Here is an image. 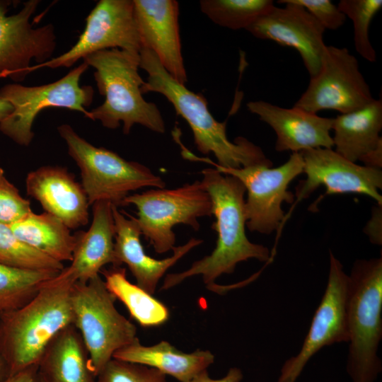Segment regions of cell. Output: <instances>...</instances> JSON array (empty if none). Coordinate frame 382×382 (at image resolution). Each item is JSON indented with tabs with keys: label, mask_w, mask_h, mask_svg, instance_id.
<instances>
[{
	"label": "cell",
	"mask_w": 382,
	"mask_h": 382,
	"mask_svg": "<svg viewBox=\"0 0 382 382\" xmlns=\"http://www.w3.org/2000/svg\"><path fill=\"white\" fill-rule=\"evenodd\" d=\"M300 153L306 178L296 188L295 204L323 185L326 195L357 193L382 204V196L378 192L382 189L381 169L357 164L332 149H311Z\"/></svg>",
	"instance_id": "obj_15"
},
{
	"label": "cell",
	"mask_w": 382,
	"mask_h": 382,
	"mask_svg": "<svg viewBox=\"0 0 382 382\" xmlns=\"http://www.w3.org/2000/svg\"><path fill=\"white\" fill-rule=\"evenodd\" d=\"M107 289L127 308L130 316L142 327L158 326L169 318L168 308L145 290L131 283L126 270L112 266L102 270Z\"/></svg>",
	"instance_id": "obj_26"
},
{
	"label": "cell",
	"mask_w": 382,
	"mask_h": 382,
	"mask_svg": "<svg viewBox=\"0 0 382 382\" xmlns=\"http://www.w3.org/2000/svg\"><path fill=\"white\" fill-rule=\"evenodd\" d=\"M308 11L325 28L337 30L347 17L330 0H291Z\"/></svg>",
	"instance_id": "obj_33"
},
{
	"label": "cell",
	"mask_w": 382,
	"mask_h": 382,
	"mask_svg": "<svg viewBox=\"0 0 382 382\" xmlns=\"http://www.w3.org/2000/svg\"><path fill=\"white\" fill-rule=\"evenodd\" d=\"M246 107L274 131L277 151L294 153L333 147L330 134L332 117H321L294 106L282 108L262 100L250 101Z\"/></svg>",
	"instance_id": "obj_18"
},
{
	"label": "cell",
	"mask_w": 382,
	"mask_h": 382,
	"mask_svg": "<svg viewBox=\"0 0 382 382\" xmlns=\"http://www.w3.org/2000/svg\"><path fill=\"white\" fill-rule=\"evenodd\" d=\"M337 7L353 23L354 44L357 53L369 62H376V52L369 33L372 19L382 7V1L341 0Z\"/></svg>",
	"instance_id": "obj_30"
},
{
	"label": "cell",
	"mask_w": 382,
	"mask_h": 382,
	"mask_svg": "<svg viewBox=\"0 0 382 382\" xmlns=\"http://www.w3.org/2000/svg\"><path fill=\"white\" fill-rule=\"evenodd\" d=\"M374 99L359 64L347 47L325 45L318 72L294 107L318 113L332 110L340 114L359 110Z\"/></svg>",
	"instance_id": "obj_11"
},
{
	"label": "cell",
	"mask_w": 382,
	"mask_h": 382,
	"mask_svg": "<svg viewBox=\"0 0 382 382\" xmlns=\"http://www.w3.org/2000/svg\"><path fill=\"white\" fill-rule=\"evenodd\" d=\"M96 382H167L166 375L139 364L112 359L96 376Z\"/></svg>",
	"instance_id": "obj_31"
},
{
	"label": "cell",
	"mask_w": 382,
	"mask_h": 382,
	"mask_svg": "<svg viewBox=\"0 0 382 382\" xmlns=\"http://www.w3.org/2000/svg\"><path fill=\"white\" fill-rule=\"evenodd\" d=\"M15 2L0 0V78L18 83L30 74L33 60L40 64L52 58L57 42L52 23L34 28L30 22L40 1H25L17 13L7 15Z\"/></svg>",
	"instance_id": "obj_12"
},
{
	"label": "cell",
	"mask_w": 382,
	"mask_h": 382,
	"mask_svg": "<svg viewBox=\"0 0 382 382\" xmlns=\"http://www.w3.org/2000/svg\"><path fill=\"white\" fill-rule=\"evenodd\" d=\"M31 211L30 201L21 196L0 168V224L10 225Z\"/></svg>",
	"instance_id": "obj_32"
},
{
	"label": "cell",
	"mask_w": 382,
	"mask_h": 382,
	"mask_svg": "<svg viewBox=\"0 0 382 382\" xmlns=\"http://www.w3.org/2000/svg\"><path fill=\"white\" fill-rule=\"evenodd\" d=\"M8 226L17 238L34 249L62 263L71 261L76 234L72 235L57 216L31 211Z\"/></svg>",
	"instance_id": "obj_25"
},
{
	"label": "cell",
	"mask_w": 382,
	"mask_h": 382,
	"mask_svg": "<svg viewBox=\"0 0 382 382\" xmlns=\"http://www.w3.org/2000/svg\"><path fill=\"white\" fill-rule=\"evenodd\" d=\"M348 281L342 263L330 251L328 282L323 297L299 353L284 362L277 382H296L308 361L322 348L348 342Z\"/></svg>",
	"instance_id": "obj_14"
},
{
	"label": "cell",
	"mask_w": 382,
	"mask_h": 382,
	"mask_svg": "<svg viewBox=\"0 0 382 382\" xmlns=\"http://www.w3.org/2000/svg\"><path fill=\"white\" fill-rule=\"evenodd\" d=\"M25 187L27 195L45 212L61 219L70 229L88 223L91 205L86 194L66 168L44 166L32 170L26 176Z\"/></svg>",
	"instance_id": "obj_19"
},
{
	"label": "cell",
	"mask_w": 382,
	"mask_h": 382,
	"mask_svg": "<svg viewBox=\"0 0 382 382\" xmlns=\"http://www.w3.org/2000/svg\"><path fill=\"white\" fill-rule=\"evenodd\" d=\"M115 221L114 253L115 266L125 264L137 281V285L153 295L157 284L166 272L190 250L203 241L190 239L185 244L175 247L170 257L157 260L149 256L141 245V231L136 218L122 214L112 206Z\"/></svg>",
	"instance_id": "obj_20"
},
{
	"label": "cell",
	"mask_w": 382,
	"mask_h": 382,
	"mask_svg": "<svg viewBox=\"0 0 382 382\" xmlns=\"http://www.w3.org/2000/svg\"><path fill=\"white\" fill-rule=\"evenodd\" d=\"M38 371L47 382H96L87 349L74 325L50 342L39 361Z\"/></svg>",
	"instance_id": "obj_24"
},
{
	"label": "cell",
	"mask_w": 382,
	"mask_h": 382,
	"mask_svg": "<svg viewBox=\"0 0 382 382\" xmlns=\"http://www.w3.org/2000/svg\"><path fill=\"white\" fill-rule=\"evenodd\" d=\"M115 300L99 274L73 286L74 325L84 342L96 377L117 351L139 339L136 326L117 310Z\"/></svg>",
	"instance_id": "obj_7"
},
{
	"label": "cell",
	"mask_w": 382,
	"mask_h": 382,
	"mask_svg": "<svg viewBox=\"0 0 382 382\" xmlns=\"http://www.w3.org/2000/svg\"><path fill=\"white\" fill-rule=\"evenodd\" d=\"M39 382H47L46 381H45L42 377H40V376L39 375Z\"/></svg>",
	"instance_id": "obj_40"
},
{
	"label": "cell",
	"mask_w": 382,
	"mask_h": 382,
	"mask_svg": "<svg viewBox=\"0 0 382 382\" xmlns=\"http://www.w3.org/2000/svg\"><path fill=\"white\" fill-rule=\"evenodd\" d=\"M361 161L364 166L380 168L382 167V144H379L375 149L364 156Z\"/></svg>",
	"instance_id": "obj_37"
},
{
	"label": "cell",
	"mask_w": 382,
	"mask_h": 382,
	"mask_svg": "<svg viewBox=\"0 0 382 382\" xmlns=\"http://www.w3.org/2000/svg\"><path fill=\"white\" fill-rule=\"evenodd\" d=\"M13 111V106L7 101L0 98V122L6 119Z\"/></svg>",
	"instance_id": "obj_39"
},
{
	"label": "cell",
	"mask_w": 382,
	"mask_h": 382,
	"mask_svg": "<svg viewBox=\"0 0 382 382\" xmlns=\"http://www.w3.org/2000/svg\"><path fill=\"white\" fill-rule=\"evenodd\" d=\"M141 49L152 51L166 71L185 85L187 76L182 55L179 4L175 0H133Z\"/></svg>",
	"instance_id": "obj_17"
},
{
	"label": "cell",
	"mask_w": 382,
	"mask_h": 382,
	"mask_svg": "<svg viewBox=\"0 0 382 382\" xmlns=\"http://www.w3.org/2000/svg\"><path fill=\"white\" fill-rule=\"evenodd\" d=\"M246 30L255 37L270 40L295 49L300 54L310 77L319 71L325 28L303 7L291 0H280Z\"/></svg>",
	"instance_id": "obj_16"
},
{
	"label": "cell",
	"mask_w": 382,
	"mask_h": 382,
	"mask_svg": "<svg viewBox=\"0 0 382 382\" xmlns=\"http://www.w3.org/2000/svg\"><path fill=\"white\" fill-rule=\"evenodd\" d=\"M183 156L192 161H202L214 166L219 172L238 179L248 192L245 202L246 226L253 232L270 234L278 231L284 221L283 202L294 203V195L288 190L290 183L303 172L300 152H294L282 165L256 164L240 168H226L207 158H198L187 151Z\"/></svg>",
	"instance_id": "obj_10"
},
{
	"label": "cell",
	"mask_w": 382,
	"mask_h": 382,
	"mask_svg": "<svg viewBox=\"0 0 382 382\" xmlns=\"http://www.w3.org/2000/svg\"><path fill=\"white\" fill-rule=\"evenodd\" d=\"M0 263L25 270L61 272L64 266L17 238L8 225L0 224Z\"/></svg>",
	"instance_id": "obj_29"
},
{
	"label": "cell",
	"mask_w": 382,
	"mask_h": 382,
	"mask_svg": "<svg viewBox=\"0 0 382 382\" xmlns=\"http://www.w3.org/2000/svg\"><path fill=\"white\" fill-rule=\"evenodd\" d=\"M348 278L347 372L352 382H374L382 369V257L357 260Z\"/></svg>",
	"instance_id": "obj_5"
},
{
	"label": "cell",
	"mask_w": 382,
	"mask_h": 382,
	"mask_svg": "<svg viewBox=\"0 0 382 382\" xmlns=\"http://www.w3.org/2000/svg\"><path fill=\"white\" fill-rule=\"evenodd\" d=\"M112 359L148 366L180 382H190L207 370L214 363V356L209 350L197 349L192 353H185L166 341L144 346L138 339L117 351Z\"/></svg>",
	"instance_id": "obj_22"
},
{
	"label": "cell",
	"mask_w": 382,
	"mask_h": 382,
	"mask_svg": "<svg viewBox=\"0 0 382 382\" xmlns=\"http://www.w3.org/2000/svg\"><path fill=\"white\" fill-rule=\"evenodd\" d=\"M92 206L91 226L87 231L76 233L71 265L64 267L76 282H88L108 264L115 266L113 205L107 201H98Z\"/></svg>",
	"instance_id": "obj_21"
},
{
	"label": "cell",
	"mask_w": 382,
	"mask_h": 382,
	"mask_svg": "<svg viewBox=\"0 0 382 382\" xmlns=\"http://www.w3.org/2000/svg\"><path fill=\"white\" fill-rule=\"evenodd\" d=\"M89 66L82 64L60 79L45 85L26 86L11 83L0 88V98L13 106L12 112L0 122V131L21 146H29L34 137L33 126L38 114L50 107L78 111L88 118L93 100L91 86H80L82 74Z\"/></svg>",
	"instance_id": "obj_9"
},
{
	"label": "cell",
	"mask_w": 382,
	"mask_h": 382,
	"mask_svg": "<svg viewBox=\"0 0 382 382\" xmlns=\"http://www.w3.org/2000/svg\"><path fill=\"white\" fill-rule=\"evenodd\" d=\"M3 382H39L38 365L13 374Z\"/></svg>",
	"instance_id": "obj_36"
},
{
	"label": "cell",
	"mask_w": 382,
	"mask_h": 382,
	"mask_svg": "<svg viewBox=\"0 0 382 382\" xmlns=\"http://www.w3.org/2000/svg\"><path fill=\"white\" fill-rule=\"evenodd\" d=\"M10 375V369L2 353L0 345V382H3Z\"/></svg>",
	"instance_id": "obj_38"
},
{
	"label": "cell",
	"mask_w": 382,
	"mask_h": 382,
	"mask_svg": "<svg viewBox=\"0 0 382 382\" xmlns=\"http://www.w3.org/2000/svg\"><path fill=\"white\" fill-rule=\"evenodd\" d=\"M57 131L80 170L81 184L90 205L107 201L119 207L130 192L146 187H165L163 180L146 166L127 161L105 148L95 146L69 125H59Z\"/></svg>",
	"instance_id": "obj_6"
},
{
	"label": "cell",
	"mask_w": 382,
	"mask_h": 382,
	"mask_svg": "<svg viewBox=\"0 0 382 382\" xmlns=\"http://www.w3.org/2000/svg\"><path fill=\"white\" fill-rule=\"evenodd\" d=\"M59 272L25 270L0 263V313L26 303Z\"/></svg>",
	"instance_id": "obj_27"
},
{
	"label": "cell",
	"mask_w": 382,
	"mask_h": 382,
	"mask_svg": "<svg viewBox=\"0 0 382 382\" xmlns=\"http://www.w3.org/2000/svg\"><path fill=\"white\" fill-rule=\"evenodd\" d=\"M243 378V375L241 370L237 367H232L229 369L226 376L221 378H212L209 376L207 370H205L196 376L190 382H241Z\"/></svg>",
	"instance_id": "obj_35"
},
{
	"label": "cell",
	"mask_w": 382,
	"mask_h": 382,
	"mask_svg": "<svg viewBox=\"0 0 382 382\" xmlns=\"http://www.w3.org/2000/svg\"><path fill=\"white\" fill-rule=\"evenodd\" d=\"M130 204L137 209L136 220L141 235L158 254L175 248L173 226L183 224L198 231V219L212 215V199L201 180L171 190L154 188L129 195L122 207Z\"/></svg>",
	"instance_id": "obj_8"
},
{
	"label": "cell",
	"mask_w": 382,
	"mask_h": 382,
	"mask_svg": "<svg viewBox=\"0 0 382 382\" xmlns=\"http://www.w3.org/2000/svg\"><path fill=\"white\" fill-rule=\"evenodd\" d=\"M120 49L139 53L133 0H100L86 19L84 30L66 52L29 69L71 67L79 59L105 50Z\"/></svg>",
	"instance_id": "obj_13"
},
{
	"label": "cell",
	"mask_w": 382,
	"mask_h": 382,
	"mask_svg": "<svg viewBox=\"0 0 382 382\" xmlns=\"http://www.w3.org/2000/svg\"><path fill=\"white\" fill-rule=\"evenodd\" d=\"M382 100L374 98L363 108L333 118L335 151L356 163L382 144Z\"/></svg>",
	"instance_id": "obj_23"
},
{
	"label": "cell",
	"mask_w": 382,
	"mask_h": 382,
	"mask_svg": "<svg viewBox=\"0 0 382 382\" xmlns=\"http://www.w3.org/2000/svg\"><path fill=\"white\" fill-rule=\"evenodd\" d=\"M93 72L98 90L104 102L89 111L88 119L98 120L108 129L122 123V132L129 134L134 125L163 134L165 122L157 105L146 101L141 92L144 83L139 74V53L117 48L92 53L83 59Z\"/></svg>",
	"instance_id": "obj_4"
},
{
	"label": "cell",
	"mask_w": 382,
	"mask_h": 382,
	"mask_svg": "<svg viewBox=\"0 0 382 382\" xmlns=\"http://www.w3.org/2000/svg\"><path fill=\"white\" fill-rule=\"evenodd\" d=\"M271 0H201V11L215 24L231 30H246L267 13Z\"/></svg>",
	"instance_id": "obj_28"
},
{
	"label": "cell",
	"mask_w": 382,
	"mask_h": 382,
	"mask_svg": "<svg viewBox=\"0 0 382 382\" xmlns=\"http://www.w3.org/2000/svg\"><path fill=\"white\" fill-rule=\"evenodd\" d=\"M75 283L64 268L26 303L0 313V345L11 375L38 365L54 337L74 325Z\"/></svg>",
	"instance_id": "obj_2"
},
{
	"label": "cell",
	"mask_w": 382,
	"mask_h": 382,
	"mask_svg": "<svg viewBox=\"0 0 382 382\" xmlns=\"http://www.w3.org/2000/svg\"><path fill=\"white\" fill-rule=\"evenodd\" d=\"M139 57V68L148 74L147 81L141 88V93H160L173 105L176 114L189 125L200 153L213 154L217 160L215 163L226 168L256 164L272 166L262 149L246 138L238 137L231 141L226 134V121H217L211 114L205 97L175 81L152 51L141 48Z\"/></svg>",
	"instance_id": "obj_3"
},
{
	"label": "cell",
	"mask_w": 382,
	"mask_h": 382,
	"mask_svg": "<svg viewBox=\"0 0 382 382\" xmlns=\"http://www.w3.org/2000/svg\"><path fill=\"white\" fill-rule=\"evenodd\" d=\"M202 183L212 202V215L216 221L212 228L217 233L216 247L212 253L195 261L179 273L167 274L161 290L168 289L195 275H202L207 288L213 291L216 279L223 274L233 273L237 264L249 259L270 262L269 249L250 242L245 227V188L236 178L207 168L202 171Z\"/></svg>",
	"instance_id": "obj_1"
},
{
	"label": "cell",
	"mask_w": 382,
	"mask_h": 382,
	"mask_svg": "<svg viewBox=\"0 0 382 382\" xmlns=\"http://www.w3.org/2000/svg\"><path fill=\"white\" fill-rule=\"evenodd\" d=\"M382 204L373 207L371 217L366 224L364 231L369 237L370 241L376 245L382 243Z\"/></svg>",
	"instance_id": "obj_34"
}]
</instances>
